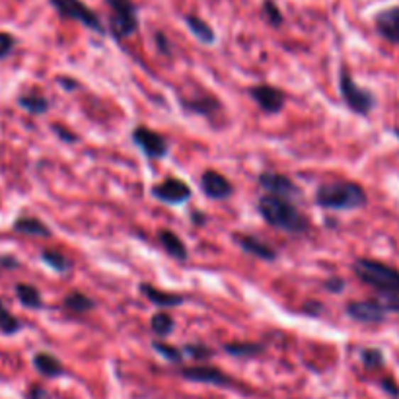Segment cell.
<instances>
[{"label": "cell", "mask_w": 399, "mask_h": 399, "mask_svg": "<svg viewBox=\"0 0 399 399\" xmlns=\"http://www.w3.org/2000/svg\"><path fill=\"white\" fill-rule=\"evenodd\" d=\"M158 240H160V246L164 248L168 256L173 257L175 261H187V248H185V244L181 240L180 236L172 230H168V228H162L158 232Z\"/></svg>", "instance_id": "obj_18"}, {"label": "cell", "mask_w": 399, "mask_h": 399, "mask_svg": "<svg viewBox=\"0 0 399 399\" xmlns=\"http://www.w3.org/2000/svg\"><path fill=\"white\" fill-rule=\"evenodd\" d=\"M20 329H22V322L14 314H10L6 306L0 300V332L4 333V335H14Z\"/></svg>", "instance_id": "obj_30"}, {"label": "cell", "mask_w": 399, "mask_h": 399, "mask_svg": "<svg viewBox=\"0 0 399 399\" xmlns=\"http://www.w3.org/2000/svg\"><path fill=\"white\" fill-rule=\"evenodd\" d=\"M152 349H154L164 361L172 362V364H181V362H183V353H181L180 346L168 345L164 341H154V343H152Z\"/></svg>", "instance_id": "obj_29"}, {"label": "cell", "mask_w": 399, "mask_h": 399, "mask_svg": "<svg viewBox=\"0 0 399 399\" xmlns=\"http://www.w3.org/2000/svg\"><path fill=\"white\" fill-rule=\"evenodd\" d=\"M325 290L332 294H339L343 293V288H345V280L339 279V277H329V279L324 283Z\"/></svg>", "instance_id": "obj_35"}, {"label": "cell", "mask_w": 399, "mask_h": 399, "mask_svg": "<svg viewBox=\"0 0 399 399\" xmlns=\"http://www.w3.org/2000/svg\"><path fill=\"white\" fill-rule=\"evenodd\" d=\"M393 135H395L399 138V129H393Z\"/></svg>", "instance_id": "obj_43"}, {"label": "cell", "mask_w": 399, "mask_h": 399, "mask_svg": "<svg viewBox=\"0 0 399 399\" xmlns=\"http://www.w3.org/2000/svg\"><path fill=\"white\" fill-rule=\"evenodd\" d=\"M316 204L325 211H359L368 204V195L356 181H329L317 187Z\"/></svg>", "instance_id": "obj_2"}, {"label": "cell", "mask_w": 399, "mask_h": 399, "mask_svg": "<svg viewBox=\"0 0 399 399\" xmlns=\"http://www.w3.org/2000/svg\"><path fill=\"white\" fill-rule=\"evenodd\" d=\"M133 143L143 151L144 156H148L151 160H162L168 156V148L170 144L164 136L152 131L148 127H135L133 129Z\"/></svg>", "instance_id": "obj_9"}, {"label": "cell", "mask_w": 399, "mask_h": 399, "mask_svg": "<svg viewBox=\"0 0 399 399\" xmlns=\"http://www.w3.org/2000/svg\"><path fill=\"white\" fill-rule=\"evenodd\" d=\"M41 261L57 273H68L70 267H72V263L68 261L67 257L59 253V251H55V249H43L41 251Z\"/></svg>", "instance_id": "obj_27"}, {"label": "cell", "mask_w": 399, "mask_h": 399, "mask_svg": "<svg viewBox=\"0 0 399 399\" xmlns=\"http://www.w3.org/2000/svg\"><path fill=\"white\" fill-rule=\"evenodd\" d=\"M51 129H53L55 135L59 136L60 141H65V143H75V141H78V136H76L72 131H67L62 125H53Z\"/></svg>", "instance_id": "obj_37"}, {"label": "cell", "mask_w": 399, "mask_h": 399, "mask_svg": "<svg viewBox=\"0 0 399 399\" xmlns=\"http://www.w3.org/2000/svg\"><path fill=\"white\" fill-rule=\"evenodd\" d=\"M33 368L38 370L41 376L49 378V380H55V378H60L67 374L62 362L55 354L47 353V351H39V353L33 354Z\"/></svg>", "instance_id": "obj_16"}, {"label": "cell", "mask_w": 399, "mask_h": 399, "mask_svg": "<svg viewBox=\"0 0 399 399\" xmlns=\"http://www.w3.org/2000/svg\"><path fill=\"white\" fill-rule=\"evenodd\" d=\"M183 380L187 382H195V384H207L214 386V388H230L234 380L228 376L226 372H222L217 366H204V364H197V366H183L177 370Z\"/></svg>", "instance_id": "obj_7"}, {"label": "cell", "mask_w": 399, "mask_h": 399, "mask_svg": "<svg viewBox=\"0 0 399 399\" xmlns=\"http://www.w3.org/2000/svg\"><path fill=\"white\" fill-rule=\"evenodd\" d=\"M49 4L55 8V12L65 18V20H75L82 23L84 28L96 31V33H106V28L99 20V16L84 4L82 0H49Z\"/></svg>", "instance_id": "obj_6"}, {"label": "cell", "mask_w": 399, "mask_h": 399, "mask_svg": "<svg viewBox=\"0 0 399 399\" xmlns=\"http://www.w3.org/2000/svg\"><path fill=\"white\" fill-rule=\"evenodd\" d=\"M201 189H203L204 195L209 199H214V201L228 199L234 193L232 183L222 173L214 172V170H204L203 175H201Z\"/></svg>", "instance_id": "obj_13"}, {"label": "cell", "mask_w": 399, "mask_h": 399, "mask_svg": "<svg viewBox=\"0 0 399 399\" xmlns=\"http://www.w3.org/2000/svg\"><path fill=\"white\" fill-rule=\"evenodd\" d=\"M18 261L14 257H0V267H6V269H16L18 267Z\"/></svg>", "instance_id": "obj_41"}, {"label": "cell", "mask_w": 399, "mask_h": 399, "mask_svg": "<svg viewBox=\"0 0 399 399\" xmlns=\"http://www.w3.org/2000/svg\"><path fill=\"white\" fill-rule=\"evenodd\" d=\"M234 241L240 246V249H244L249 256L257 257V259H263V261H273L277 257V251L267 246L265 241H261L256 236H249V234H234Z\"/></svg>", "instance_id": "obj_15"}, {"label": "cell", "mask_w": 399, "mask_h": 399, "mask_svg": "<svg viewBox=\"0 0 399 399\" xmlns=\"http://www.w3.org/2000/svg\"><path fill=\"white\" fill-rule=\"evenodd\" d=\"M16 296H18V300H20V304H22L23 308L39 310L43 306L41 294H39V290L35 286L20 283V285H16Z\"/></svg>", "instance_id": "obj_24"}, {"label": "cell", "mask_w": 399, "mask_h": 399, "mask_svg": "<svg viewBox=\"0 0 399 399\" xmlns=\"http://www.w3.org/2000/svg\"><path fill=\"white\" fill-rule=\"evenodd\" d=\"M224 353L234 356V359H253L257 354H261L265 351V345L261 343H251V341H238V343H226L222 346Z\"/></svg>", "instance_id": "obj_22"}, {"label": "cell", "mask_w": 399, "mask_h": 399, "mask_svg": "<svg viewBox=\"0 0 399 399\" xmlns=\"http://www.w3.org/2000/svg\"><path fill=\"white\" fill-rule=\"evenodd\" d=\"M361 362H362V366H364L366 370L382 368V366L386 364L384 351H382V349H374V346H370V349H362Z\"/></svg>", "instance_id": "obj_28"}, {"label": "cell", "mask_w": 399, "mask_h": 399, "mask_svg": "<svg viewBox=\"0 0 399 399\" xmlns=\"http://www.w3.org/2000/svg\"><path fill=\"white\" fill-rule=\"evenodd\" d=\"M173 327V317L168 314V312H158V314H154L151 317V329L152 333L156 335V337H168V335H172Z\"/></svg>", "instance_id": "obj_26"}, {"label": "cell", "mask_w": 399, "mask_h": 399, "mask_svg": "<svg viewBox=\"0 0 399 399\" xmlns=\"http://www.w3.org/2000/svg\"><path fill=\"white\" fill-rule=\"evenodd\" d=\"M257 181H259L261 189H265L269 195L285 197V199H290V201L294 197L300 195V189L296 187V183L293 180H288L283 173L263 172L257 177Z\"/></svg>", "instance_id": "obj_12"}, {"label": "cell", "mask_w": 399, "mask_h": 399, "mask_svg": "<svg viewBox=\"0 0 399 399\" xmlns=\"http://www.w3.org/2000/svg\"><path fill=\"white\" fill-rule=\"evenodd\" d=\"M249 98L256 102L263 114H279L285 107L286 94L280 88L269 86V84H257L249 88Z\"/></svg>", "instance_id": "obj_11"}, {"label": "cell", "mask_w": 399, "mask_h": 399, "mask_svg": "<svg viewBox=\"0 0 399 399\" xmlns=\"http://www.w3.org/2000/svg\"><path fill=\"white\" fill-rule=\"evenodd\" d=\"M191 219H193V222H199V224H203L204 220V214L203 212H193V217H191Z\"/></svg>", "instance_id": "obj_42"}, {"label": "cell", "mask_w": 399, "mask_h": 399, "mask_svg": "<svg viewBox=\"0 0 399 399\" xmlns=\"http://www.w3.org/2000/svg\"><path fill=\"white\" fill-rule=\"evenodd\" d=\"M339 92L341 98L346 104V107L356 115H368L376 107V96L366 88H362L354 82L353 76L349 75V70L343 68L339 76Z\"/></svg>", "instance_id": "obj_4"}, {"label": "cell", "mask_w": 399, "mask_h": 399, "mask_svg": "<svg viewBox=\"0 0 399 399\" xmlns=\"http://www.w3.org/2000/svg\"><path fill=\"white\" fill-rule=\"evenodd\" d=\"M181 107H185L191 114L204 115V117H211L214 111L220 109V102L214 96L209 94H199L195 98L191 99H181Z\"/></svg>", "instance_id": "obj_19"}, {"label": "cell", "mask_w": 399, "mask_h": 399, "mask_svg": "<svg viewBox=\"0 0 399 399\" xmlns=\"http://www.w3.org/2000/svg\"><path fill=\"white\" fill-rule=\"evenodd\" d=\"M346 316L359 322V324H384L388 319V310L384 304L378 298H370V300H354L346 304Z\"/></svg>", "instance_id": "obj_8"}, {"label": "cell", "mask_w": 399, "mask_h": 399, "mask_svg": "<svg viewBox=\"0 0 399 399\" xmlns=\"http://www.w3.org/2000/svg\"><path fill=\"white\" fill-rule=\"evenodd\" d=\"M18 234H28V236H35V238H51V230L45 222L33 217H20L12 226Z\"/></svg>", "instance_id": "obj_21"}, {"label": "cell", "mask_w": 399, "mask_h": 399, "mask_svg": "<svg viewBox=\"0 0 399 399\" xmlns=\"http://www.w3.org/2000/svg\"><path fill=\"white\" fill-rule=\"evenodd\" d=\"M322 310H324V306H322V302H306V306H304V312L306 314H310V316H319L322 314Z\"/></svg>", "instance_id": "obj_39"}, {"label": "cell", "mask_w": 399, "mask_h": 399, "mask_svg": "<svg viewBox=\"0 0 399 399\" xmlns=\"http://www.w3.org/2000/svg\"><path fill=\"white\" fill-rule=\"evenodd\" d=\"M181 353H183V356H189L193 361L203 362L209 361L212 354H214V351H212L211 346L203 345V343H189V345H183Z\"/></svg>", "instance_id": "obj_31"}, {"label": "cell", "mask_w": 399, "mask_h": 399, "mask_svg": "<svg viewBox=\"0 0 399 399\" xmlns=\"http://www.w3.org/2000/svg\"><path fill=\"white\" fill-rule=\"evenodd\" d=\"M18 106L31 115H43L49 111V99L45 96H41V94L31 92V94H23V96L18 98Z\"/></svg>", "instance_id": "obj_23"}, {"label": "cell", "mask_w": 399, "mask_h": 399, "mask_svg": "<svg viewBox=\"0 0 399 399\" xmlns=\"http://www.w3.org/2000/svg\"><path fill=\"white\" fill-rule=\"evenodd\" d=\"M380 388H382L388 395L399 398V386L393 382V378H382V380H380Z\"/></svg>", "instance_id": "obj_36"}, {"label": "cell", "mask_w": 399, "mask_h": 399, "mask_svg": "<svg viewBox=\"0 0 399 399\" xmlns=\"http://www.w3.org/2000/svg\"><path fill=\"white\" fill-rule=\"evenodd\" d=\"M374 26H376L380 38L399 45V6H390L380 10L374 16Z\"/></svg>", "instance_id": "obj_14"}, {"label": "cell", "mask_w": 399, "mask_h": 399, "mask_svg": "<svg viewBox=\"0 0 399 399\" xmlns=\"http://www.w3.org/2000/svg\"><path fill=\"white\" fill-rule=\"evenodd\" d=\"M141 293L144 294L146 300H151L152 304L158 306V308H175V306H180V304H183V300H185L181 294L166 293V290H160L156 286L146 285V283L141 285Z\"/></svg>", "instance_id": "obj_17"}, {"label": "cell", "mask_w": 399, "mask_h": 399, "mask_svg": "<svg viewBox=\"0 0 399 399\" xmlns=\"http://www.w3.org/2000/svg\"><path fill=\"white\" fill-rule=\"evenodd\" d=\"M16 45L14 35H10L6 31H0V59H4L12 53V49Z\"/></svg>", "instance_id": "obj_33"}, {"label": "cell", "mask_w": 399, "mask_h": 399, "mask_svg": "<svg viewBox=\"0 0 399 399\" xmlns=\"http://www.w3.org/2000/svg\"><path fill=\"white\" fill-rule=\"evenodd\" d=\"M57 82H59L60 86H62V88H65L67 92H72L75 88H78V82H76V80H72V78H68V76H60Z\"/></svg>", "instance_id": "obj_40"}, {"label": "cell", "mask_w": 399, "mask_h": 399, "mask_svg": "<svg viewBox=\"0 0 399 399\" xmlns=\"http://www.w3.org/2000/svg\"><path fill=\"white\" fill-rule=\"evenodd\" d=\"M261 12H263V18L271 23L273 28H280L283 26V14H280V10L275 0H263Z\"/></svg>", "instance_id": "obj_32"}, {"label": "cell", "mask_w": 399, "mask_h": 399, "mask_svg": "<svg viewBox=\"0 0 399 399\" xmlns=\"http://www.w3.org/2000/svg\"><path fill=\"white\" fill-rule=\"evenodd\" d=\"M257 211L269 226L277 228L280 232L294 234V236L308 232L310 220L298 211V207L290 199L267 193L259 199Z\"/></svg>", "instance_id": "obj_1"}, {"label": "cell", "mask_w": 399, "mask_h": 399, "mask_svg": "<svg viewBox=\"0 0 399 399\" xmlns=\"http://www.w3.org/2000/svg\"><path fill=\"white\" fill-rule=\"evenodd\" d=\"M154 41H156V49H158V53L166 55V57H170L172 55V47H170V41H168V38L162 33V31H158L156 35H154Z\"/></svg>", "instance_id": "obj_34"}, {"label": "cell", "mask_w": 399, "mask_h": 399, "mask_svg": "<svg viewBox=\"0 0 399 399\" xmlns=\"http://www.w3.org/2000/svg\"><path fill=\"white\" fill-rule=\"evenodd\" d=\"M183 20H185V26L189 28V31L193 33V38L199 39V43H203V45H211V43H214L217 35H214L212 28L204 22L203 18H199V16L195 14H187Z\"/></svg>", "instance_id": "obj_20"}, {"label": "cell", "mask_w": 399, "mask_h": 399, "mask_svg": "<svg viewBox=\"0 0 399 399\" xmlns=\"http://www.w3.org/2000/svg\"><path fill=\"white\" fill-rule=\"evenodd\" d=\"M151 195L160 201V203L166 204H183L185 201L191 199L193 191L189 187L187 183L180 177H168V180L160 181L158 185H154L151 189Z\"/></svg>", "instance_id": "obj_10"}, {"label": "cell", "mask_w": 399, "mask_h": 399, "mask_svg": "<svg viewBox=\"0 0 399 399\" xmlns=\"http://www.w3.org/2000/svg\"><path fill=\"white\" fill-rule=\"evenodd\" d=\"M94 306H96V302L92 300L90 296L78 293V290L68 293L67 298H65V308L68 312H75V314H86V312L94 310Z\"/></svg>", "instance_id": "obj_25"}, {"label": "cell", "mask_w": 399, "mask_h": 399, "mask_svg": "<svg viewBox=\"0 0 399 399\" xmlns=\"http://www.w3.org/2000/svg\"><path fill=\"white\" fill-rule=\"evenodd\" d=\"M353 271L359 280L374 288L376 293L399 294V269L392 265H386L370 257H359L353 263Z\"/></svg>", "instance_id": "obj_3"}, {"label": "cell", "mask_w": 399, "mask_h": 399, "mask_svg": "<svg viewBox=\"0 0 399 399\" xmlns=\"http://www.w3.org/2000/svg\"><path fill=\"white\" fill-rule=\"evenodd\" d=\"M106 4L111 10V33L117 39L131 38L138 30V14L133 0H106Z\"/></svg>", "instance_id": "obj_5"}, {"label": "cell", "mask_w": 399, "mask_h": 399, "mask_svg": "<svg viewBox=\"0 0 399 399\" xmlns=\"http://www.w3.org/2000/svg\"><path fill=\"white\" fill-rule=\"evenodd\" d=\"M26 399H49V392H47L43 386L33 384L26 393Z\"/></svg>", "instance_id": "obj_38"}]
</instances>
